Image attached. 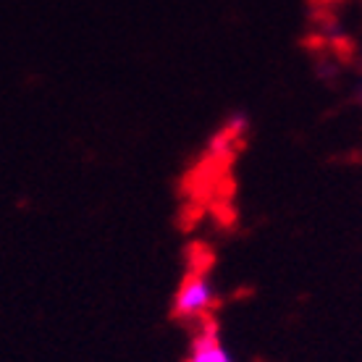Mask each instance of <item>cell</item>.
I'll use <instances>...</instances> for the list:
<instances>
[{"mask_svg": "<svg viewBox=\"0 0 362 362\" xmlns=\"http://www.w3.org/2000/svg\"><path fill=\"white\" fill-rule=\"evenodd\" d=\"M218 302V289L210 273H205L202 268H194L184 276V281L176 289L173 297V313L176 317L187 320V323H202L213 315Z\"/></svg>", "mask_w": 362, "mask_h": 362, "instance_id": "6da1fadb", "label": "cell"}, {"mask_svg": "<svg viewBox=\"0 0 362 362\" xmlns=\"http://www.w3.org/2000/svg\"><path fill=\"white\" fill-rule=\"evenodd\" d=\"M184 362H234L228 346L221 339V331L210 317L197 323V331L192 336Z\"/></svg>", "mask_w": 362, "mask_h": 362, "instance_id": "7a4b0ae2", "label": "cell"}]
</instances>
